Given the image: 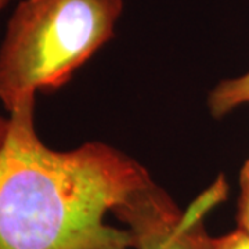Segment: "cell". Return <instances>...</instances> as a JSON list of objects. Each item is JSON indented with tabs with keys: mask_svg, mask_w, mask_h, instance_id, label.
Listing matches in <instances>:
<instances>
[{
	"mask_svg": "<svg viewBox=\"0 0 249 249\" xmlns=\"http://www.w3.org/2000/svg\"><path fill=\"white\" fill-rule=\"evenodd\" d=\"M36 96L10 111L0 151V249H130L108 212L154 181L148 170L106 142L58 151L40 140Z\"/></svg>",
	"mask_w": 249,
	"mask_h": 249,
	"instance_id": "6da1fadb",
	"label": "cell"
},
{
	"mask_svg": "<svg viewBox=\"0 0 249 249\" xmlns=\"http://www.w3.org/2000/svg\"><path fill=\"white\" fill-rule=\"evenodd\" d=\"M124 0H21L0 45V101L11 111L60 89L115 35Z\"/></svg>",
	"mask_w": 249,
	"mask_h": 249,
	"instance_id": "7a4b0ae2",
	"label": "cell"
},
{
	"mask_svg": "<svg viewBox=\"0 0 249 249\" xmlns=\"http://www.w3.org/2000/svg\"><path fill=\"white\" fill-rule=\"evenodd\" d=\"M229 194L224 176L180 209L170 196L151 181L137 190L112 213L124 223L133 249H213L205 217Z\"/></svg>",
	"mask_w": 249,
	"mask_h": 249,
	"instance_id": "3957f363",
	"label": "cell"
},
{
	"mask_svg": "<svg viewBox=\"0 0 249 249\" xmlns=\"http://www.w3.org/2000/svg\"><path fill=\"white\" fill-rule=\"evenodd\" d=\"M249 104V72L219 82L208 96V108L213 118H223Z\"/></svg>",
	"mask_w": 249,
	"mask_h": 249,
	"instance_id": "277c9868",
	"label": "cell"
},
{
	"mask_svg": "<svg viewBox=\"0 0 249 249\" xmlns=\"http://www.w3.org/2000/svg\"><path fill=\"white\" fill-rule=\"evenodd\" d=\"M237 229L249 237V160L240 172V196L237 202Z\"/></svg>",
	"mask_w": 249,
	"mask_h": 249,
	"instance_id": "5b68a950",
	"label": "cell"
},
{
	"mask_svg": "<svg viewBox=\"0 0 249 249\" xmlns=\"http://www.w3.org/2000/svg\"><path fill=\"white\" fill-rule=\"evenodd\" d=\"M213 249H249V237L235 229L234 231L213 238Z\"/></svg>",
	"mask_w": 249,
	"mask_h": 249,
	"instance_id": "8992f818",
	"label": "cell"
},
{
	"mask_svg": "<svg viewBox=\"0 0 249 249\" xmlns=\"http://www.w3.org/2000/svg\"><path fill=\"white\" fill-rule=\"evenodd\" d=\"M10 133V116L4 118L0 115V151L3 150Z\"/></svg>",
	"mask_w": 249,
	"mask_h": 249,
	"instance_id": "52a82bcc",
	"label": "cell"
},
{
	"mask_svg": "<svg viewBox=\"0 0 249 249\" xmlns=\"http://www.w3.org/2000/svg\"><path fill=\"white\" fill-rule=\"evenodd\" d=\"M11 1H13V0H0V11L4 9V7H7Z\"/></svg>",
	"mask_w": 249,
	"mask_h": 249,
	"instance_id": "ba28073f",
	"label": "cell"
}]
</instances>
